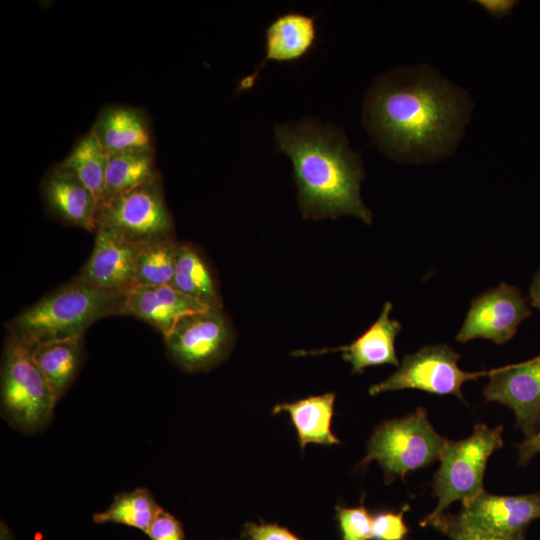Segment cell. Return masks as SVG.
<instances>
[{"instance_id":"cell-1","label":"cell","mask_w":540,"mask_h":540,"mask_svg":"<svg viewBox=\"0 0 540 540\" xmlns=\"http://www.w3.org/2000/svg\"><path fill=\"white\" fill-rule=\"evenodd\" d=\"M471 104L466 93L429 67H400L369 88L363 119L376 145L400 162L446 157L459 141Z\"/></svg>"},{"instance_id":"cell-2","label":"cell","mask_w":540,"mask_h":540,"mask_svg":"<svg viewBox=\"0 0 540 540\" xmlns=\"http://www.w3.org/2000/svg\"><path fill=\"white\" fill-rule=\"evenodd\" d=\"M274 135L278 150L292 162L305 218L349 215L371 223L372 214L360 196L362 162L340 128L306 118L275 124Z\"/></svg>"},{"instance_id":"cell-3","label":"cell","mask_w":540,"mask_h":540,"mask_svg":"<svg viewBox=\"0 0 540 540\" xmlns=\"http://www.w3.org/2000/svg\"><path fill=\"white\" fill-rule=\"evenodd\" d=\"M124 295L76 277L13 318L8 334L29 345L82 338L95 321L122 315Z\"/></svg>"},{"instance_id":"cell-4","label":"cell","mask_w":540,"mask_h":540,"mask_svg":"<svg viewBox=\"0 0 540 540\" xmlns=\"http://www.w3.org/2000/svg\"><path fill=\"white\" fill-rule=\"evenodd\" d=\"M57 400L36 365L32 346L9 335L1 365V413L26 434L43 430L51 421Z\"/></svg>"},{"instance_id":"cell-5","label":"cell","mask_w":540,"mask_h":540,"mask_svg":"<svg viewBox=\"0 0 540 540\" xmlns=\"http://www.w3.org/2000/svg\"><path fill=\"white\" fill-rule=\"evenodd\" d=\"M503 426L489 428L477 423L473 433L460 441L447 440L440 467L433 479L436 508L421 522L430 525L454 502L462 503L484 491L483 478L489 457L503 446Z\"/></svg>"},{"instance_id":"cell-6","label":"cell","mask_w":540,"mask_h":540,"mask_svg":"<svg viewBox=\"0 0 540 540\" xmlns=\"http://www.w3.org/2000/svg\"><path fill=\"white\" fill-rule=\"evenodd\" d=\"M448 439L440 436L418 407L413 413L381 423L367 443L366 456L358 466L376 461L384 471L386 483L426 467L440 459Z\"/></svg>"},{"instance_id":"cell-7","label":"cell","mask_w":540,"mask_h":540,"mask_svg":"<svg viewBox=\"0 0 540 540\" xmlns=\"http://www.w3.org/2000/svg\"><path fill=\"white\" fill-rule=\"evenodd\" d=\"M96 225L138 246L174 239L161 177L99 204Z\"/></svg>"},{"instance_id":"cell-8","label":"cell","mask_w":540,"mask_h":540,"mask_svg":"<svg viewBox=\"0 0 540 540\" xmlns=\"http://www.w3.org/2000/svg\"><path fill=\"white\" fill-rule=\"evenodd\" d=\"M172 360L187 372L207 371L230 352L232 328L221 308H208L182 317L164 336Z\"/></svg>"},{"instance_id":"cell-9","label":"cell","mask_w":540,"mask_h":540,"mask_svg":"<svg viewBox=\"0 0 540 540\" xmlns=\"http://www.w3.org/2000/svg\"><path fill=\"white\" fill-rule=\"evenodd\" d=\"M460 355L446 344L425 346L407 354L397 371L370 387L369 394L417 389L437 395H455L464 401L462 385L489 372H465L457 364Z\"/></svg>"},{"instance_id":"cell-10","label":"cell","mask_w":540,"mask_h":540,"mask_svg":"<svg viewBox=\"0 0 540 540\" xmlns=\"http://www.w3.org/2000/svg\"><path fill=\"white\" fill-rule=\"evenodd\" d=\"M531 310L521 291L506 283L491 288L474 298L456 335L460 343L476 338L489 339L495 344L511 340Z\"/></svg>"},{"instance_id":"cell-11","label":"cell","mask_w":540,"mask_h":540,"mask_svg":"<svg viewBox=\"0 0 540 540\" xmlns=\"http://www.w3.org/2000/svg\"><path fill=\"white\" fill-rule=\"evenodd\" d=\"M483 394L513 410L526 439L534 436L540 431V355L490 371Z\"/></svg>"},{"instance_id":"cell-12","label":"cell","mask_w":540,"mask_h":540,"mask_svg":"<svg viewBox=\"0 0 540 540\" xmlns=\"http://www.w3.org/2000/svg\"><path fill=\"white\" fill-rule=\"evenodd\" d=\"M138 248L113 230L99 226L92 253L77 277L108 291L126 293L134 288Z\"/></svg>"},{"instance_id":"cell-13","label":"cell","mask_w":540,"mask_h":540,"mask_svg":"<svg viewBox=\"0 0 540 540\" xmlns=\"http://www.w3.org/2000/svg\"><path fill=\"white\" fill-rule=\"evenodd\" d=\"M319 38L315 16L289 11L277 16L265 30V53L252 73L238 83L237 91L253 87L259 73L270 61L290 63L307 56Z\"/></svg>"},{"instance_id":"cell-14","label":"cell","mask_w":540,"mask_h":540,"mask_svg":"<svg viewBox=\"0 0 540 540\" xmlns=\"http://www.w3.org/2000/svg\"><path fill=\"white\" fill-rule=\"evenodd\" d=\"M458 515L482 529L506 534H524L529 524L540 518V492L499 496L484 490L462 503V511Z\"/></svg>"},{"instance_id":"cell-15","label":"cell","mask_w":540,"mask_h":540,"mask_svg":"<svg viewBox=\"0 0 540 540\" xmlns=\"http://www.w3.org/2000/svg\"><path fill=\"white\" fill-rule=\"evenodd\" d=\"M47 209L66 224L95 232L98 201L69 167L57 164L42 181Z\"/></svg>"},{"instance_id":"cell-16","label":"cell","mask_w":540,"mask_h":540,"mask_svg":"<svg viewBox=\"0 0 540 540\" xmlns=\"http://www.w3.org/2000/svg\"><path fill=\"white\" fill-rule=\"evenodd\" d=\"M205 309L171 285L141 286L125 293L122 315L139 318L165 336L182 317Z\"/></svg>"},{"instance_id":"cell-17","label":"cell","mask_w":540,"mask_h":540,"mask_svg":"<svg viewBox=\"0 0 540 540\" xmlns=\"http://www.w3.org/2000/svg\"><path fill=\"white\" fill-rule=\"evenodd\" d=\"M392 303L383 305L378 319L351 344L332 349L295 351L296 356L319 355L327 352H342V358L352 366V373L362 374L371 366L391 364L399 367L395 352V338L401 331L399 321L390 318Z\"/></svg>"},{"instance_id":"cell-18","label":"cell","mask_w":540,"mask_h":540,"mask_svg":"<svg viewBox=\"0 0 540 540\" xmlns=\"http://www.w3.org/2000/svg\"><path fill=\"white\" fill-rule=\"evenodd\" d=\"M91 128L110 154L154 149L149 119L139 108L126 105L107 106L99 112Z\"/></svg>"},{"instance_id":"cell-19","label":"cell","mask_w":540,"mask_h":540,"mask_svg":"<svg viewBox=\"0 0 540 540\" xmlns=\"http://www.w3.org/2000/svg\"><path fill=\"white\" fill-rule=\"evenodd\" d=\"M335 397V393L329 392L292 403L278 404L273 408L272 414H289L302 450L309 443L339 444L340 440L331 430Z\"/></svg>"},{"instance_id":"cell-20","label":"cell","mask_w":540,"mask_h":540,"mask_svg":"<svg viewBox=\"0 0 540 540\" xmlns=\"http://www.w3.org/2000/svg\"><path fill=\"white\" fill-rule=\"evenodd\" d=\"M31 346L33 359L58 401L71 385L80 367L83 337Z\"/></svg>"},{"instance_id":"cell-21","label":"cell","mask_w":540,"mask_h":540,"mask_svg":"<svg viewBox=\"0 0 540 540\" xmlns=\"http://www.w3.org/2000/svg\"><path fill=\"white\" fill-rule=\"evenodd\" d=\"M158 177L160 174L155 163L154 149L111 153L102 202L131 191Z\"/></svg>"},{"instance_id":"cell-22","label":"cell","mask_w":540,"mask_h":540,"mask_svg":"<svg viewBox=\"0 0 540 540\" xmlns=\"http://www.w3.org/2000/svg\"><path fill=\"white\" fill-rule=\"evenodd\" d=\"M172 287L207 308H222L212 274L200 255L189 243H179Z\"/></svg>"},{"instance_id":"cell-23","label":"cell","mask_w":540,"mask_h":540,"mask_svg":"<svg viewBox=\"0 0 540 540\" xmlns=\"http://www.w3.org/2000/svg\"><path fill=\"white\" fill-rule=\"evenodd\" d=\"M109 158L110 153L91 128L75 143L60 164L71 168L100 204L104 199Z\"/></svg>"},{"instance_id":"cell-24","label":"cell","mask_w":540,"mask_h":540,"mask_svg":"<svg viewBox=\"0 0 540 540\" xmlns=\"http://www.w3.org/2000/svg\"><path fill=\"white\" fill-rule=\"evenodd\" d=\"M160 509L148 489L136 488L115 495L107 509L93 515V521L122 524L146 533Z\"/></svg>"},{"instance_id":"cell-25","label":"cell","mask_w":540,"mask_h":540,"mask_svg":"<svg viewBox=\"0 0 540 540\" xmlns=\"http://www.w3.org/2000/svg\"><path fill=\"white\" fill-rule=\"evenodd\" d=\"M178 244L174 239H169L139 246L135 262L134 288L171 285Z\"/></svg>"},{"instance_id":"cell-26","label":"cell","mask_w":540,"mask_h":540,"mask_svg":"<svg viewBox=\"0 0 540 540\" xmlns=\"http://www.w3.org/2000/svg\"><path fill=\"white\" fill-rule=\"evenodd\" d=\"M430 525L451 540H526L524 534H506L482 529L466 522L459 515L443 513Z\"/></svg>"},{"instance_id":"cell-27","label":"cell","mask_w":540,"mask_h":540,"mask_svg":"<svg viewBox=\"0 0 540 540\" xmlns=\"http://www.w3.org/2000/svg\"><path fill=\"white\" fill-rule=\"evenodd\" d=\"M364 497L356 507L336 506L335 518L341 540H372V514L366 508Z\"/></svg>"},{"instance_id":"cell-28","label":"cell","mask_w":540,"mask_h":540,"mask_svg":"<svg viewBox=\"0 0 540 540\" xmlns=\"http://www.w3.org/2000/svg\"><path fill=\"white\" fill-rule=\"evenodd\" d=\"M409 508L405 504L398 512L383 510L372 514V540H404L409 532L404 514Z\"/></svg>"},{"instance_id":"cell-29","label":"cell","mask_w":540,"mask_h":540,"mask_svg":"<svg viewBox=\"0 0 540 540\" xmlns=\"http://www.w3.org/2000/svg\"><path fill=\"white\" fill-rule=\"evenodd\" d=\"M146 534L151 540H185L182 523L170 512L160 509Z\"/></svg>"},{"instance_id":"cell-30","label":"cell","mask_w":540,"mask_h":540,"mask_svg":"<svg viewBox=\"0 0 540 540\" xmlns=\"http://www.w3.org/2000/svg\"><path fill=\"white\" fill-rule=\"evenodd\" d=\"M240 540H302L287 527L278 523L247 522L240 535Z\"/></svg>"},{"instance_id":"cell-31","label":"cell","mask_w":540,"mask_h":540,"mask_svg":"<svg viewBox=\"0 0 540 540\" xmlns=\"http://www.w3.org/2000/svg\"><path fill=\"white\" fill-rule=\"evenodd\" d=\"M476 2L496 19H502L509 15L518 3L514 0H478Z\"/></svg>"},{"instance_id":"cell-32","label":"cell","mask_w":540,"mask_h":540,"mask_svg":"<svg viewBox=\"0 0 540 540\" xmlns=\"http://www.w3.org/2000/svg\"><path fill=\"white\" fill-rule=\"evenodd\" d=\"M519 464L526 465L540 453V431L518 445Z\"/></svg>"},{"instance_id":"cell-33","label":"cell","mask_w":540,"mask_h":540,"mask_svg":"<svg viewBox=\"0 0 540 540\" xmlns=\"http://www.w3.org/2000/svg\"><path fill=\"white\" fill-rule=\"evenodd\" d=\"M531 304L540 311V270L536 273L530 286Z\"/></svg>"}]
</instances>
